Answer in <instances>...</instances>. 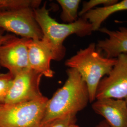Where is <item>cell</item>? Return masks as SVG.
<instances>
[{"label":"cell","mask_w":127,"mask_h":127,"mask_svg":"<svg viewBox=\"0 0 127 127\" xmlns=\"http://www.w3.org/2000/svg\"><path fill=\"white\" fill-rule=\"evenodd\" d=\"M35 18L43 34V39L53 50L54 60L63 59L66 54L64 42L68 36L76 34L80 37L89 36L93 32L92 26L87 20L80 17L75 22L60 23L52 18L45 3L34 9Z\"/></svg>","instance_id":"7a4b0ae2"},{"label":"cell","mask_w":127,"mask_h":127,"mask_svg":"<svg viewBox=\"0 0 127 127\" xmlns=\"http://www.w3.org/2000/svg\"><path fill=\"white\" fill-rule=\"evenodd\" d=\"M11 34H6L3 35L1 32V31H0V50L1 47L3 45V44L9 38Z\"/></svg>","instance_id":"ac0fdd59"},{"label":"cell","mask_w":127,"mask_h":127,"mask_svg":"<svg viewBox=\"0 0 127 127\" xmlns=\"http://www.w3.org/2000/svg\"><path fill=\"white\" fill-rule=\"evenodd\" d=\"M95 127H110L108 123L105 122V121L103 120L100 122L98 124H97Z\"/></svg>","instance_id":"d6986e66"},{"label":"cell","mask_w":127,"mask_h":127,"mask_svg":"<svg viewBox=\"0 0 127 127\" xmlns=\"http://www.w3.org/2000/svg\"><path fill=\"white\" fill-rule=\"evenodd\" d=\"M48 98L43 96L28 102L0 107V127H41Z\"/></svg>","instance_id":"277c9868"},{"label":"cell","mask_w":127,"mask_h":127,"mask_svg":"<svg viewBox=\"0 0 127 127\" xmlns=\"http://www.w3.org/2000/svg\"><path fill=\"white\" fill-rule=\"evenodd\" d=\"M34 9L27 8L0 12V31L10 32L21 38L42 39L43 34L36 20Z\"/></svg>","instance_id":"5b68a950"},{"label":"cell","mask_w":127,"mask_h":127,"mask_svg":"<svg viewBox=\"0 0 127 127\" xmlns=\"http://www.w3.org/2000/svg\"><path fill=\"white\" fill-rule=\"evenodd\" d=\"M69 127H79V126H78V125H76L75 123H73V124H71V125L69 126Z\"/></svg>","instance_id":"ffe728a7"},{"label":"cell","mask_w":127,"mask_h":127,"mask_svg":"<svg viewBox=\"0 0 127 127\" xmlns=\"http://www.w3.org/2000/svg\"><path fill=\"white\" fill-rule=\"evenodd\" d=\"M100 32L107 38L100 40L96 44V49L104 57L108 59L117 58L120 54L127 53V28L120 27L117 30L100 28Z\"/></svg>","instance_id":"8fae6325"},{"label":"cell","mask_w":127,"mask_h":127,"mask_svg":"<svg viewBox=\"0 0 127 127\" xmlns=\"http://www.w3.org/2000/svg\"><path fill=\"white\" fill-rule=\"evenodd\" d=\"M27 47L30 68L45 77H53L54 72L51 68L50 63L54 60V57L50 46L43 39H29Z\"/></svg>","instance_id":"9c48e42d"},{"label":"cell","mask_w":127,"mask_h":127,"mask_svg":"<svg viewBox=\"0 0 127 127\" xmlns=\"http://www.w3.org/2000/svg\"><path fill=\"white\" fill-rule=\"evenodd\" d=\"M42 76L41 74L31 68L16 74L14 77L4 104L28 102L43 96L40 88Z\"/></svg>","instance_id":"52a82bcc"},{"label":"cell","mask_w":127,"mask_h":127,"mask_svg":"<svg viewBox=\"0 0 127 127\" xmlns=\"http://www.w3.org/2000/svg\"><path fill=\"white\" fill-rule=\"evenodd\" d=\"M62 9L60 18L65 24L74 23L79 18L78 9L80 0H58Z\"/></svg>","instance_id":"4fadbf2b"},{"label":"cell","mask_w":127,"mask_h":127,"mask_svg":"<svg viewBox=\"0 0 127 127\" xmlns=\"http://www.w3.org/2000/svg\"><path fill=\"white\" fill-rule=\"evenodd\" d=\"M14 77V76L9 72L0 73V104H4Z\"/></svg>","instance_id":"9a60e30c"},{"label":"cell","mask_w":127,"mask_h":127,"mask_svg":"<svg viewBox=\"0 0 127 127\" xmlns=\"http://www.w3.org/2000/svg\"><path fill=\"white\" fill-rule=\"evenodd\" d=\"M41 1V0H0V12L27 8L36 9L40 7Z\"/></svg>","instance_id":"5bb4252c"},{"label":"cell","mask_w":127,"mask_h":127,"mask_svg":"<svg viewBox=\"0 0 127 127\" xmlns=\"http://www.w3.org/2000/svg\"><path fill=\"white\" fill-rule=\"evenodd\" d=\"M127 96V53L120 54L109 74L97 87L95 100L104 98L124 99Z\"/></svg>","instance_id":"8992f818"},{"label":"cell","mask_w":127,"mask_h":127,"mask_svg":"<svg viewBox=\"0 0 127 127\" xmlns=\"http://www.w3.org/2000/svg\"><path fill=\"white\" fill-rule=\"evenodd\" d=\"M92 108L104 118L110 127H127V105L124 99H96L92 103Z\"/></svg>","instance_id":"30bf717a"},{"label":"cell","mask_w":127,"mask_h":127,"mask_svg":"<svg viewBox=\"0 0 127 127\" xmlns=\"http://www.w3.org/2000/svg\"><path fill=\"white\" fill-rule=\"evenodd\" d=\"M76 120V115H70L56 119L41 125V127H69L71 124L75 123Z\"/></svg>","instance_id":"e0dca14e"},{"label":"cell","mask_w":127,"mask_h":127,"mask_svg":"<svg viewBox=\"0 0 127 127\" xmlns=\"http://www.w3.org/2000/svg\"><path fill=\"white\" fill-rule=\"evenodd\" d=\"M67 78L63 86L48 100L41 125L56 119L76 115L90 102L88 88L74 69L66 70Z\"/></svg>","instance_id":"6da1fadb"},{"label":"cell","mask_w":127,"mask_h":127,"mask_svg":"<svg viewBox=\"0 0 127 127\" xmlns=\"http://www.w3.org/2000/svg\"><path fill=\"white\" fill-rule=\"evenodd\" d=\"M118 1V0H91L85 1L83 3L82 9L79 12V16L82 17L90 10L98 7V6H107L114 4Z\"/></svg>","instance_id":"2e32d148"},{"label":"cell","mask_w":127,"mask_h":127,"mask_svg":"<svg viewBox=\"0 0 127 127\" xmlns=\"http://www.w3.org/2000/svg\"><path fill=\"white\" fill-rule=\"evenodd\" d=\"M124 10H127V0H118L114 4L95 8L87 12L82 17L91 23L94 32L99 30L102 24L111 15Z\"/></svg>","instance_id":"7c38bea8"},{"label":"cell","mask_w":127,"mask_h":127,"mask_svg":"<svg viewBox=\"0 0 127 127\" xmlns=\"http://www.w3.org/2000/svg\"><path fill=\"white\" fill-rule=\"evenodd\" d=\"M124 100L125 101V102H126V104L127 105V96L125 97V98L124 99Z\"/></svg>","instance_id":"44dd1931"},{"label":"cell","mask_w":127,"mask_h":127,"mask_svg":"<svg viewBox=\"0 0 127 127\" xmlns=\"http://www.w3.org/2000/svg\"><path fill=\"white\" fill-rule=\"evenodd\" d=\"M29 40L11 34L1 47L0 66L7 69L14 76L30 68L28 58Z\"/></svg>","instance_id":"ba28073f"},{"label":"cell","mask_w":127,"mask_h":127,"mask_svg":"<svg viewBox=\"0 0 127 127\" xmlns=\"http://www.w3.org/2000/svg\"><path fill=\"white\" fill-rule=\"evenodd\" d=\"M116 62V58L104 57L96 49V44L91 43L65 62L69 68L77 70L85 82L89 91L90 102L95 100V95L100 81L108 75Z\"/></svg>","instance_id":"3957f363"},{"label":"cell","mask_w":127,"mask_h":127,"mask_svg":"<svg viewBox=\"0 0 127 127\" xmlns=\"http://www.w3.org/2000/svg\"><path fill=\"white\" fill-rule=\"evenodd\" d=\"M1 104H0V106H1Z\"/></svg>","instance_id":"7402d4cb"}]
</instances>
